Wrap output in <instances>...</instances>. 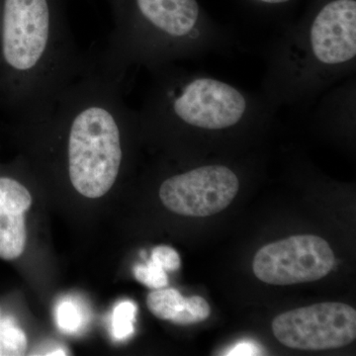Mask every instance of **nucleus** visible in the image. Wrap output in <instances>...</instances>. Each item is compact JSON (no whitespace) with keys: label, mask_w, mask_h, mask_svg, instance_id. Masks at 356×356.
Instances as JSON below:
<instances>
[{"label":"nucleus","mask_w":356,"mask_h":356,"mask_svg":"<svg viewBox=\"0 0 356 356\" xmlns=\"http://www.w3.org/2000/svg\"><path fill=\"white\" fill-rule=\"evenodd\" d=\"M31 205V193L20 180L0 175V259L13 261L24 252L25 214Z\"/></svg>","instance_id":"1a4fd4ad"},{"label":"nucleus","mask_w":356,"mask_h":356,"mask_svg":"<svg viewBox=\"0 0 356 356\" xmlns=\"http://www.w3.org/2000/svg\"><path fill=\"white\" fill-rule=\"evenodd\" d=\"M24 331L13 316H1L0 311V356H20L27 350Z\"/></svg>","instance_id":"9b49d317"},{"label":"nucleus","mask_w":356,"mask_h":356,"mask_svg":"<svg viewBox=\"0 0 356 356\" xmlns=\"http://www.w3.org/2000/svg\"><path fill=\"white\" fill-rule=\"evenodd\" d=\"M314 57L324 65H341L356 55L355 0H334L316 16L310 31Z\"/></svg>","instance_id":"6e6552de"},{"label":"nucleus","mask_w":356,"mask_h":356,"mask_svg":"<svg viewBox=\"0 0 356 356\" xmlns=\"http://www.w3.org/2000/svg\"><path fill=\"white\" fill-rule=\"evenodd\" d=\"M67 0H3L0 108L19 125L43 118L88 67L67 22Z\"/></svg>","instance_id":"f257e3e1"},{"label":"nucleus","mask_w":356,"mask_h":356,"mask_svg":"<svg viewBox=\"0 0 356 356\" xmlns=\"http://www.w3.org/2000/svg\"><path fill=\"white\" fill-rule=\"evenodd\" d=\"M271 325L277 341L293 350H337L355 341L356 311L325 302L280 314Z\"/></svg>","instance_id":"39448f33"},{"label":"nucleus","mask_w":356,"mask_h":356,"mask_svg":"<svg viewBox=\"0 0 356 356\" xmlns=\"http://www.w3.org/2000/svg\"><path fill=\"white\" fill-rule=\"evenodd\" d=\"M147 306L154 317L180 325L203 322L211 314L210 305L203 297L187 298L173 288H161L149 293Z\"/></svg>","instance_id":"9d476101"},{"label":"nucleus","mask_w":356,"mask_h":356,"mask_svg":"<svg viewBox=\"0 0 356 356\" xmlns=\"http://www.w3.org/2000/svg\"><path fill=\"white\" fill-rule=\"evenodd\" d=\"M227 355H261V350L259 346L255 343H250V341H243L236 344L233 348H231L226 353Z\"/></svg>","instance_id":"dca6fc26"},{"label":"nucleus","mask_w":356,"mask_h":356,"mask_svg":"<svg viewBox=\"0 0 356 356\" xmlns=\"http://www.w3.org/2000/svg\"><path fill=\"white\" fill-rule=\"evenodd\" d=\"M152 261L159 264L166 273H175L180 268V257L177 250L168 245H159L153 248L152 252Z\"/></svg>","instance_id":"2eb2a0df"},{"label":"nucleus","mask_w":356,"mask_h":356,"mask_svg":"<svg viewBox=\"0 0 356 356\" xmlns=\"http://www.w3.org/2000/svg\"><path fill=\"white\" fill-rule=\"evenodd\" d=\"M2 1L3 0H0V27H1Z\"/></svg>","instance_id":"a211bd4d"},{"label":"nucleus","mask_w":356,"mask_h":356,"mask_svg":"<svg viewBox=\"0 0 356 356\" xmlns=\"http://www.w3.org/2000/svg\"><path fill=\"white\" fill-rule=\"evenodd\" d=\"M137 310V305L130 300L115 306L112 315V336L115 339L125 341L132 336Z\"/></svg>","instance_id":"f8f14e48"},{"label":"nucleus","mask_w":356,"mask_h":356,"mask_svg":"<svg viewBox=\"0 0 356 356\" xmlns=\"http://www.w3.org/2000/svg\"><path fill=\"white\" fill-rule=\"evenodd\" d=\"M56 320L58 329L69 334L81 331L86 322L83 308L72 299H64L58 303L56 310Z\"/></svg>","instance_id":"ddd939ff"},{"label":"nucleus","mask_w":356,"mask_h":356,"mask_svg":"<svg viewBox=\"0 0 356 356\" xmlns=\"http://www.w3.org/2000/svg\"><path fill=\"white\" fill-rule=\"evenodd\" d=\"M247 107L245 96L234 86L210 77H198L161 91L146 115L175 119L192 127L221 130L238 123Z\"/></svg>","instance_id":"20e7f679"},{"label":"nucleus","mask_w":356,"mask_h":356,"mask_svg":"<svg viewBox=\"0 0 356 356\" xmlns=\"http://www.w3.org/2000/svg\"><path fill=\"white\" fill-rule=\"evenodd\" d=\"M334 261V252L324 238L297 235L261 248L252 269L262 282L285 286L322 280L331 273Z\"/></svg>","instance_id":"423d86ee"},{"label":"nucleus","mask_w":356,"mask_h":356,"mask_svg":"<svg viewBox=\"0 0 356 356\" xmlns=\"http://www.w3.org/2000/svg\"><path fill=\"white\" fill-rule=\"evenodd\" d=\"M262 2H266V3H283V2L289 1V0H261Z\"/></svg>","instance_id":"f3484780"},{"label":"nucleus","mask_w":356,"mask_h":356,"mask_svg":"<svg viewBox=\"0 0 356 356\" xmlns=\"http://www.w3.org/2000/svg\"><path fill=\"white\" fill-rule=\"evenodd\" d=\"M113 29L104 50L93 58L103 74L123 81L133 63L177 53L197 26L196 0H107Z\"/></svg>","instance_id":"7ed1b4c3"},{"label":"nucleus","mask_w":356,"mask_h":356,"mask_svg":"<svg viewBox=\"0 0 356 356\" xmlns=\"http://www.w3.org/2000/svg\"><path fill=\"white\" fill-rule=\"evenodd\" d=\"M240 189L236 173L224 165H206L166 178L159 198L181 216L209 217L233 202Z\"/></svg>","instance_id":"0eeeda50"},{"label":"nucleus","mask_w":356,"mask_h":356,"mask_svg":"<svg viewBox=\"0 0 356 356\" xmlns=\"http://www.w3.org/2000/svg\"><path fill=\"white\" fill-rule=\"evenodd\" d=\"M133 115L122 96V81L103 74L91 58L48 114L21 126L62 140L70 184L84 197L96 199L108 193L120 175Z\"/></svg>","instance_id":"f03ea898"},{"label":"nucleus","mask_w":356,"mask_h":356,"mask_svg":"<svg viewBox=\"0 0 356 356\" xmlns=\"http://www.w3.org/2000/svg\"><path fill=\"white\" fill-rule=\"evenodd\" d=\"M134 275L137 281L151 289H161L168 284V273L152 259L146 264L134 267Z\"/></svg>","instance_id":"4468645a"}]
</instances>
